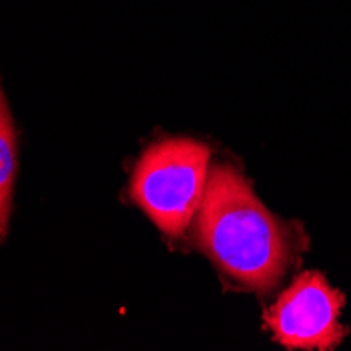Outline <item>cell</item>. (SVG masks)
<instances>
[{
    "mask_svg": "<svg viewBox=\"0 0 351 351\" xmlns=\"http://www.w3.org/2000/svg\"><path fill=\"white\" fill-rule=\"evenodd\" d=\"M194 238L223 280L261 297L299 265L309 244L301 223L274 215L232 165L210 169Z\"/></svg>",
    "mask_w": 351,
    "mask_h": 351,
    "instance_id": "6da1fadb",
    "label": "cell"
},
{
    "mask_svg": "<svg viewBox=\"0 0 351 351\" xmlns=\"http://www.w3.org/2000/svg\"><path fill=\"white\" fill-rule=\"evenodd\" d=\"M210 175V147L173 137L143 149L131 171L129 198L169 240L181 238L202 204Z\"/></svg>",
    "mask_w": 351,
    "mask_h": 351,
    "instance_id": "7a4b0ae2",
    "label": "cell"
},
{
    "mask_svg": "<svg viewBox=\"0 0 351 351\" xmlns=\"http://www.w3.org/2000/svg\"><path fill=\"white\" fill-rule=\"evenodd\" d=\"M345 295L320 271H303L263 313V326L284 349L332 351L347 337Z\"/></svg>",
    "mask_w": 351,
    "mask_h": 351,
    "instance_id": "3957f363",
    "label": "cell"
},
{
    "mask_svg": "<svg viewBox=\"0 0 351 351\" xmlns=\"http://www.w3.org/2000/svg\"><path fill=\"white\" fill-rule=\"evenodd\" d=\"M19 175V139L17 126L0 80V244L9 236L13 200Z\"/></svg>",
    "mask_w": 351,
    "mask_h": 351,
    "instance_id": "277c9868",
    "label": "cell"
}]
</instances>
